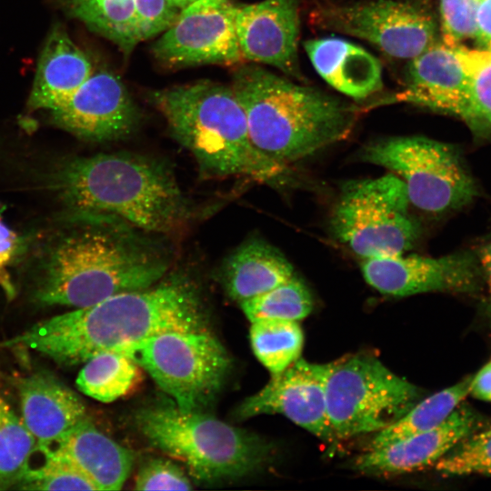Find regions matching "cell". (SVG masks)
Listing matches in <instances>:
<instances>
[{"instance_id": "cell-1", "label": "cell", "mask_w": 491, "mask_h": 491, "mask_svg": "<svg viewBox=\"0 0 491 491\" xmlns=\"http://www.w3.org/2000/svg\"><path fill=\"white\" fill-rule=\"evenodd\" d=\"M26 250L33 299L81 308L164 278L172 257L152 235L107 216L57 217Z\"/></svg>"}, {"instance_id": "cell-2", "label": "cell", "mask_w": 491, "mask_h": 491, "mask_svg": "<svg viewBox=\"0 0 491 491\" xmlns=\"http://www.w3.org/2000/svg\"><path fill=\"white\" fill-rule=\"evenodd\" d=\"M205 330L198 288L186 276L173 274L149 287L41 321L0 346L30 349L69 366L104 352L132 357L143 341L161 333Z\"/></svg>"}, {"instance_id": "cell-3", "label": "cell", "mask_w": 491, "mask_h": 491, "mask_svg": "<svg viewBox=\"0 0 491 491\" xmlns=\"http://www.w3.org/2000/svg\"><path fill=\"white\" fill-rule=\"evenodd\" d=\"M45 185L58 217L107 216L158 236L181 233L193 210L169 166L149 156L117 152L55 163Z\"/></svg>"}, {"instance_id": "cell-4", "label": "cell", "mask_w": 491, "mask_h": 491, "mask_svg": "<svg viewBox=\"0 0 491 491\" xmlns=\"http://www.w3.org/2000/svg\"><path fill=\"white\" fill-rule=\"evenodd\" d=\"M231 87L254 145L284 165L345 139L356 121L350 105L257 65H235Z\"/></svg>"}, {"instance_id": "cell-5", "label": "cell", "mask_w": 491, "mask_h": 491, "mask_svg": "<svg viewBox=\"0 0 491 491\" xmlns=\"http://www.w3.org/2000/svg\"><path fill=\"white\" fill-rule=\"evenodd\" d=\"M150 99L203 174L276 185L288 173L287 165L252 143L244 109L231 85L201 80L154 91Z\"/></svg>"}, {"instance_id": "cell-6", "label": "cell", "mask_w": 491, "mask_h": 491, "mask_svg": "<svg viewBox=\"0 0 491 491\" xmlns=\"http://www.w3.org/2000/svg\"><path fill=\"white\" fill-rule=\"evenodd\" d=\"M135 420L154 447L181 461L199 481L245 476L260 469L271 455L270 445L257 435L175 405L145 408Z\"/></svg>"}, {"instance_id": "cell-7", "label": "cell", "mask_w": 491, "mask_h": 491, "mask_svg": "<svg viewBox=\"0 0 491 491\" xmlns=\"http://www.w3.org/2000/svg\"><path fill=\"white\" fill-rule=\"evenodd\" d=\"M420 389L366 354L329 363L326 410L336 440L377 433L405 416Z\"/></svg>"}, {"instance_id": "cell-8", "label": "cell", "mask_w": 491, "mask_h": 491, "mask_svg": "<svg viewBox=\"0 0 491 491\" xmlns=\"http://www.w3.org/2000/svg\"><path fill=\"white\" fill-rule=\"evenodd\" d=\"M410 205L403 181L391 172L353 180L342 188L330 226L336 238L363 260L403 255L420 236Z\"/></svg>"}, {"instance_id": "cell-9", "label": "cell", "mask_w": 491, "mask_h": 491, "mask_svg": "<svg viewBox=\"0 0 491 491\" xmlns=\"http://www.w3.org/2000/svg\"><path fill=\"white\" fill-rule=\"evenodd\" d=\"M359 156L397 175L410 205L426 213L458 209L477 195L457 151L439 141L415 135L388 137L365 145Z\"/></svg>"}, {"instance_id": "cell-10", "label": "cell", "mask_w": 491, "mask_h": 491, "mask_svg": "<svg viewBox=\"0 0 491 491\" xmlns=\"http://www.w3.org/2000/svg\"><path fill=\"white\" fill-rule=\"evenodd\" d=\"M132 357L185 412L208 405L230 367L225 347L208 330L155 335L143 341Z\"/></svg>"}, {"instance_id": "cell-11", "label": "cell", "mask_w": 491, "mask_h": 491, "mask_svg": "<svg viewBox=\"0 0 491 491\" xmlns=\"http://www.w3.org/2000/svg\"><path fill=\"white\" fill-rule=\"evenodd\" d=\"M311 19L315 25L365 40L396 58L410 60L436 42L430 14L398 0L322 3L312 10Z\"/></svg>"}, {"instance_id": "cell-12", "label": "cell", "mask_w": 491, "mask_h": 491, "mask_svg": "<svg viewBox=\"0 0 491 491\" xmlns=\"http://www.w3.org/2000/svg\"><path fill=\"white\" fill-rule=\"evenodd\" d=\"M231 0H198L183 8L152 45L154 57L169 67L245 63Z\"/></svg>"}, {"instance_id": "cell-13", "label": "cell", "mask_w": 491, "mask_h": 491, "mask_svg": "<svg viewBox=\"0 0 491 491\" xmlns=\"http://www.w3.org/2000/svg\"><path fill=\"white\" fill-rule=\"evenodd\" d=\"M48 114L56 126L95 143L112 142L131 135L140 116L120 77L102 68L95 69L65 102Z\"/></svg>"}, {"instance_id": "cell-14", "label": "cell", "mask_w": 491, "mask_h": 491, "mask_svg": "<svg viewBox=\"0 0 491 491\" xmlns=\"http://www.w3.org/2000/svg\"><path fill=\"white\" fill-rule=\"evenodd\" d=\"M361 271L374 289L397 297L431 292L475 293L483 282L477 256L471 252L365 259Z\"/></svg>"}, {"instance_id": "cell-15", "label": "cell", "mask_w": 491, "mask_h": 491, "mask_svg": "<svg viewBox=\"0 0 491 491\" xmlns=\"http://www.w3.org/2000/svg\"><path fill=\"white\" fill-rule=\"evenodd\" d=\"M328 364L310 363L301 357L246 397L235 409V417L279 414L328 443L337 441L331 428L326 399Z\"/></svg>"}, {"instance_id": "cell-16", "label": "cell", "mask_w": 491, "mask_h": 491, "mask_svg": "<svg viewBox=\"0 0 491 491\" xmlns=\"http://www.w3.org/2000/svg\"><path fill=\"white\" fill-rule=\"evenodd\" d=\"M235 25L245 61L260 63L302 79L298 63V0L235 5Z\"/></svg>"}, {"instance_id": "cell-17", "label": "cell", "mask_w": 491, "mask_h": 491, "mask_svg": "<svg viewBox=\"0 0 491 491\" xmlns=\"http://www.w3.org/2000/svg\"><path fill=\"white\" fill-rule=\"evenodd\" d=\"M478 425L477 415L468 406L460 405L445 421L429 430L368 449L356 458L355 468L374 476L401 475L425 468L436 464L473 434Z\"/></svg>"}, {"instance_id": "cell-18", "label": "cell", "mask_w": 491, "mask_h": 491, "mask_svg": "<svg viewBox=\"0 0 491 491\" xmlns=\"http://www.w3.org/2000/svg\"><path fill=\"white\" fill-rule=\"evenodd\" d=\"M457 45L436 42L410 59L403 91L391 103H406L460 118L468 80Z\"/></svg>"}, {"instance_id": "cell-19", "label": "cell", "mask_w": 491, "mask_h": 491, "mask_svg": "<svg viewBox=\"0 0 491 491\" xmlns=\"http://www.w3.org/2000/svg\"><path fill=\"white\" fill-rule=\"evenodd\" d=\"M95 67L64 26L55 25L40 53L28 99L33 111L50 112L65 102Z\"/></svg>"}, {"instance_id": "cell-20", "label": "cell", "mask_w": 491, "mask_h": 491, "mask_svg": "<svg viewBox=\"0 0 491 491\" xmlns=\"http://www.w3.org/2000/svg\"><path fill=\"white\" fill-rule=\"evenodd\" d=\"M22 419L37 441L48 446L85 417L78 396L53 375L36 372L18 383Z\"/></svg>"}, {"instance_id": "cell-21", "label": "cell", "mask_w": 491, "mask_h": 491, "mask_svg": "<svg viewBox=\"0 0 491 491\" xmlns=\"http://www.w3.org/2000/svg\"><path fill=\"white\" fill-rule=\"evenodd\" d=\"M43 448L68 458L96 490H120L135 459L132 451L101 432L86 416L58 441Z\"/></svg>"}, {"instance_id": "cell-22", "label": "cell", "mask_w": 491, "mask_h": 491, "mask_svg": "<svg viewBox=\"0 0 491 491\" xmlns=\"http://www.w3.org/2000/svg\"><path fill=\"white\" fill-rule=\"evenodd\" d=\"M304 48L317 74L345 95L364 99L382 89L380 61L365 48L339 37L310 39Z\"/></svg>"}, {"instance_id": "cell-23", "label": "cell", "mask_w": 491, "mask_h": 491, "mask_svg": "<svg viewBox=\"0 0 491 491\" xmlns=\"http://www.w3.org/2000/svg\"><path fill=\"white\" fill-rule=\"evenodd\" d=\"M295 276L286 256L259 237L239 245L225 259L221 280L227 295L240 304L286 283Z\"/></svg>"}, {"instance_id": "cell-24", "label": "cell", "mask_w": 491, "mask_h": 491, "mask_svg": "<svg viewBox=\"0 0 491 491\" xmlns=\"http://www.w3.org/2000/svg\"><path fill=\"white\" fill-rule=\"evenodd\" d=\"M65 11L114 43L125 55L139 44L134 0H59Z\"/></svg>"}, {"instance_id": "cell-25", "label": "cell", "mask_w": 491, "mask_h": 491, "mask_svg": "<svg viewBox=\"0 0 491 491\" xmlns=\"http://www.w3.org/2000/svg\"><path fill=\"white\" fill-rule=\"evenodd\" d=\"M472 376L419 400L405 416L376 433L368 449L429 430L445 421L469 395Z\"/></svg>"}, {"instance_id": "cell-26", "label": "cell", "mask_w": 491, "mask_h": 491, "mask_svg": "<svg viewBox=\"0 0 491 491\" xmlns=\"http://www.w3.org/2000/svg\"><path fill=\"white\" fill-rule=\"evenodd\" d=\"M84 364L76 378V386L85 395L103 403L125 396L140 376L138 364L123 353H100Z\"/></svg>"}, {"instance_id": "cell-27", "label": "cell", "mask_w": 491, "mask_h": 491, "mask_svg": "<svg viewBox=\"0 0 491 491\" xmlns=\"http://www.w3.org/2000/svg\"><path fill=\"white\" fill-rule=\"evenodd\" d=\"M249 336L256 357L271 376L283 372L301 356L304 334L297 321H254Z\"/></svg>"}, {"instance_id": "cell-28", "label": "cell", "mask_w": 491, "mask_h": 491, "mask_svg": "<svg viewBox=\"0 0 491 491\" xmlns=\"http://www.w3.org/2000/svg\"><path fill=\"white\" fill-rule=\"evenodd\" d=\"M465 65L468 88L466 105L459 119L475 133L491 135V50L470 49L456 45Z\"/></svg>"}, {"instance_id": "cell-29", "label": "cell", "mask_w": 491, "mask_h": 491, "mask_svg": "<svg viewBox=\"0 0 491 491\" xmlns=\"http://www.w3.org/2000/svg\"><path fill=\"white\" fill-rule=\"evenodd\" d=\"M37 441L0 395V488L17 485L27 470Z\"/></svg>"}, {"instance_id": "cell-30", "label": "cell", "mask_w": 491, "mask_h": 491, "mask_svg": "<svg viewBox=\"0 0 491 491\" xmlns=\"http://www.w3.org/2000/svg\"><path fill=\"white\" fill-rule=\"evenodd\" d=\"M240 305L250 322L266 319L298 322L306 317L313 309L309 290L296 276Z\"/></svg>"}, {"instance_id": "cell-31", "label": "cell", "mask_w": 491, "mask_h": 491, "mask_svg": "<svg viewBox=\"0 0 491 491\" xmlns=\"http://www.w3.org/2000/svg\"><path fill=\"white\" fill-rule=\"evenodd\" d=\"M40 462H29L17 488L27 490H96L91 480L63 455L36 446Z\"/></svg>"}, {"instance_id": "cell-32", "label": "cell", "mask_w": 491, "mask_h": 491, "mask_svg": "<svg viewBox=\"0 0 491 491\" xmlns=\"http://www.w3.org/2000/svg\"><path fill=\"white\" fill-rule=\"evenodd\" d=\"M435 465L444 475L491 476V428L466 436Z\"/></svg>"}, {"instance_id": "cell-33", "label": "cell", "mask_w": 491, "mask_h": 491, "mask_svg": "<svg viewBox=\"0 0 491 491\" xmlns=\"http://www.w3.org/2000/svg\"><path fill=\"white\" fill-rule=\"evenodd\" d=\"M480 0H440L443 42L460 45L476 33V13Z\"/></svg>"}, {"instance_id": "cell-34", "label": "cell", "mask_w": 491, "mask_h": 491, "mask_svg": "<svg viewBox=\"0 0 491 491\" xmlns=\"http://www.w3.org/2000/svg\"><path fill=\"white\" fill-rule=\"evenodd\" d=\"M180 11L173 0H134L138 42L160 35L174 24Z\"/></svg>"}, {"instance_id": "cell-35", "label": "cell", "mask_w": 491, "mask_h": 491, "mask_svg": "<svg viewBox=\"0 0 491 491\" xmlns=\"http://www.w3.org/2000/svg\"><path fill=\"white\" fill-rule=\"evenodd\" d=\"M136 490H188L192 485L181 468L167 459H152L139 470Z\"/></svg>"}, {"instance_id": "cell-36", "label": "cell", "mask_w": 491, "mask_h": 491, "mask_svg": "<svg viewBox=\"0 0 491 491\" xmlns=\"http://www.w3.org/2000/svg\"><path fill=\"white\" fill-rule=\"evenodd\" d=\"M27 246L26 239L12 230L0 215V283L9 296L13 295L14 288L7 276V267L25 256Z\"/></svg>"}, {"instance_id": "cell-37", "label": "cell", "mask_w": 491, "mask_h": 491, "mask_svg": "<svg viewBox=\"0 0 491 491\" xmlns=\"http://www.w3.org/2000/svg\"><path fill=\"white\" fill-rule=\"evenodd\" d=\"M474 38L479 48L491 50V0H480Z\"/></svg>"}, {"instance_id": "cell-38", "label": "cell", "mask_w": 491, "mask_h": 491, "mask_svg": "<svg viewBox=\"0 0 491 491\" xmlns=\"http://www.w3.org/2000/svg\"><path fill=\"white\" fill-rule=\"evenodd\" d=\"M469 395L491 402V359L472 376Z\"/></svg>"}, {"instance_id": "cell-39", "label": "cell", "mask_w": 491, "mask_h": 491, "mask_svg": "<svg viewBox=\"0 0 491 491\" xmlns=\"http://www.w3.org/2000/svg\"><path fill=\"white\" fill-rule=\"evenodd\" d=\"M476 256L483 280L491 298V242L482 246Z\"/></svg>"}, {"instance_id": "cell-40", "label": "cell", "mask_w": 491, "mask_h": 491, "mask_svg": "<svg viewBox=\"0 0 491 491\" xmlns=\"http://www.w3.org/2000/svg\"><path fill=\"white\" fill-rule=\"evenodd\" d=\"M196 1L198 0H173L175 5L179 7L181 10Z\"/></svg>"}, {"instance_id": "cell-41", "label": "cell", "mask_w": 491, "mask_h": 491, "mask_svg": "<svg viewBox=\"0 0 491 491\" xmlns=\"http://www.w3.org/2000/svg\"><path fill=\"white\" fill-rule=\"evenodd\" d=\"M490 428H491V426H490Z\"/></svg>"}]
</instances>
